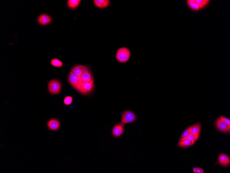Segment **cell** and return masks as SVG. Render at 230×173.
Wrapping results in <instances>:
<instances>
[{
    "label": "cell",
    "mask_w": 230,
    "mask_h": 173,
    "mask_svg": "<svg viewBox=\"0 0 230 173\" xmlns=\"http://www.w3.org/2000/svg\"><path fill=\"white\" fill-rule=\"evenodd\" d=\"M131 53L130 51L126 47L120 48L117 50L116 55L117 60L120 62H126L129 60Z\"/></svg>",
    "instance_id": "obj_1"
},
{
    "label": "cell",
    "mask_w": 230,
    "mask_h": 173,
    "mask_svg": "<svg viewBox=\"0 0 230 173\" xmlns=\"http://www.w3.org/2000/svg\"><path fill=\"white\" fill-rule=\"evenodd\" d=\"M61 85L57 79L51 80L48 83L49 92L53 95H58L60 92Z\"/></svg>",
    "instance_id": "obj_2"
},
{
    "label": "cell",
    "mask_w": 230,
    "mask_h": 173,
    "mask_svg": "<svg viewBox=\"0 0 230 173\" xmlns=\"http://www.w3.org/2000/svg\"><path fill=\"white\" fill-rule=\"evenodd\" d=\"M137 116L132 111L130 110L125 111L123 113L121 117L122 123L124 124L134 123L136 120Z\"/></svg>",
    "instance_id": "obj_3"
},
{
    "label": "cell",
    "mask_w": 230,
    "mask_h": 173,
    "mask_svg": "<svg viewBox=\"0 0 230 173\" xmlns=\"http://www.w3.org/2000/svg\"><path fill=\"white\" fill-rule=\"evenodd\" d=\"M68 80L71 86L80 93L81 85L79 83L77 76L71 71L69 75Z\"/></svg>",
    "instance_id": "obj_4"
},
{
    "label": "cell",
    "mask_w": 230,
    "mask_h": 173,
    "mask_svg": "<svg viewBox=\"0 0 230 173\" xmlns=\"http://www.w3.org/2000/svg\"><path fill=\"white\" fill-rule=\"evenodd\" d=\"M94 86L93 77L90 82L84 83L83 82L81 83V93L86 95L92 92Z\"/></svg>",
    "instance_id": "obj_5"
},
{
    "label": "cell",
    "mask_w": 230,
    "mask_h": 173,
    "mask_svg": "<svg viewBox=\"0 0 230 173\" xmlns=\"http://www.w3.org/2000/svg\"><path fill=\"white\" fill-rule=\"evenodd\" d=\"M93 77L88 68L86 67H84L82 71L81 75L82 82L86 83L90 82Z\"/></svg>",
    "instance_id": "obj_6"
},
{
    "label": "cell",
    "mask_w": 230,
    "mask_h": 173,
    "mask_svg": "<svg viewBox=\"0 0 230 173\" xmlns=\"http://www.w3.org/2000/svg\"><path fill=\"white\" fill-rule=\"evenodd\" d=\"M124 130V124L120 123L115 125L112 130L113 136L116 137H119L122 135Z\"/></svg>",
    "instance_id": "obj_7"
},
{
    "label": "cell",
    "mask_w": 230,
    "mask_h": 173,
    "mask_svg": "<svg viewBox=\"0 0 230 173\" xmlns=\"http://www.w3.org/2000/svg\"><path fill=\"white\" fill-rule=\"evenodd\" d=\"M216 126V128L221 131L224 132H230V128H229L228 126L225 123L221 117L217 119Z\"/></svg>",
    "instance_id": "obj_8"
},
{
    "label": "cell",
    "mask_w": 230,
    "mask_h": 173,
    "mask_svg": "<svg viewBox=\"0 0 230 173\" xmlns=\"http://www.w3.org/2000/svg\"><path fill=\"white\" fill-rule=\"evenodd\" d=\"M47 126L49 129L52 131H56L59 129L60 123L58 119H52L49 121L47 123Z\"/></svg>",
    "instance_id": "obj_9"
},
{
    "label": "cell",
    "mask_w": 230,
    "mask_h": 173,
    "mask_svg": "<svg viewBox=\"0 0 230 173\" xmlns=\"http://www.w3.org/2000/svg\"><path fill=\"white\" fill-rule=\"evenodd\" d=\"M218 161L219 163L224 167L228 166L230 164L229 157L225 154H222L219 155Z\"/></svg>",
    "instance_id": "obj_10"
},
{
    "label": "cell",
    "mask_w": 230,
    "mask_h": 173,
    "mask_svg": "<svg viewBox=\"0 0 230 173\" xmlns=\"http://www.w3.org/2000/svg\"><path fill=\"white\" fill-rule=\"evenodd\" d=\"M85 67V66L82 65H76L74 67L71 71L74 74L77 76L79 83L81 85V82H82L81 78L82 71Z\"/></svg>",
    "instance_id": "obj_11"
},
{
    "label": "cell",
    "mask_w": 230,
    "mask_h": 173,
    "mask_svg": "<svg viewBox=\"0 0 230 173\" xmlns=\"http://www.w3.org/2000/svg\"><path fill=\"white\" fill-rule=\"evenodd\" d=\"M52 21V19L49 15L46 14L41 15L38 18V21L39 23L42 25H47L49 23Z\"/></svg>",
    "instance_id": "obj_12"
},
{
    "label": "cell",
    "mask_w": 230,
    "mask_h": 173,
    "mask_svg": "<svg viewBox=\"0 0 230 173\" xmlns=\"http://www.w3.org/2000/svg\"><path fill=\"white\" fill-rule=\"evenodd\" d=\"M201 130V124L200 123H197L193 126L191 128V133L195 137L197 140L200 136Z\"/></svg>",
    "instance_id": "obj_13"
},
{
    "label": "cell",
    "mask_w": 230,
    "mask_h": 173,
    "mask_svg": "<svg viewBox=\"0 0 230 173\" xmlns=\"http://www.w3.org/2000/svg\"><path fill=\"white\" fill-rule=\"evenodd\" d=\"M94 2L95 5L100 8H104L108 7L110 2L108 0H94Z\"/></svg>",
    "instance_id": "obj_14"
},
{
    "label": "cell",
    "mask_w": 230,
    "mask_h": 173,
    "mask_svg": "<svg viewBox=\"0 0 230 173\" xmlns=\"http://www.w3.org/2000/svg\"><path fill=\"white\" fill-rule=\"evenodd\" d=\"M187 2L189 7L194 11H198L202 9L201 7L196 3H193L189 1V0H188Z\"/></svg>",
    "instance_id": "obj_15"
},
{
    "label": "cell",
    "mask_w": 230,
    "mask_h": 173,
    "mask_svg": "<svg viewBox=\"0 0 230 173\" xmlns=\"http://www.w3.org/2000/svg\"><path fill=\"white\" fill-rule=\"evenodd\" d=\"M80 1V0H69L68 2V6L71 9H75L78 6Z\"/></svg>",
    "instance_id": "obj_16"
},
{
    "label": "cell",
    "mask_w": 230,
    "mask_h": 173,
    "mask_svg": "<svg viewBox=\"0 0 230 173\" xmlns=\"http://www.w3.org/2000/svg\"><path fill=\"white\" fill-rule=\"evenodd\" d=\"M191 141L188 139H186L178 142L179 146L182 147H186L191 146Z\"/></svg>",
    "instance_id": "obj_17"
},
{
    "label": "cell",
    "mask_w": 230,
    "mask_h": 173,
    "mask_svg": "<svg viewBox=\"0 0 230 173\" xmlns=\"http://www.w3.org/2000/svg\"><path fill=\"white\" fill-rule=\"evenodd\" d=\"M186 139H188L191 141V146H192L197 140L195 137L193 136V135L191 133V132L187 137H185V138H181L180 140V141H183L184 140Z\"/></svg>",
    "instance_id": "obj_18"
},
{
    "label": "cell",
    "mask_w": 230,
    "mask_h": 173,
    "mask_svg": "<svg viewBox=\"0 0 230 173\" xmlns=\"http://www.w3.org/2000/svg\"><path fill=\"white\" fill-rule=\"evenodd\" d=\"M210 1L209 0H196L195 3L198 4L202 9L209 4Z\"/></svg>",
    "instance_id": "obj_19"
},
{
    "label": "cell",
    "mask_w": 230,
    "mask_h": 173,
    "mask_svg": "<svg viewBox=\"0 0 230 173\" xmlns=\"http://www.w3.org/2000/svg\"><path fill=\"white\" fill-rule=\"evenodd\" d=\"M51 63L52 65L56 67H61L63 65V62L57 58H54L51 60Z\"/></svg>",
    "instance_id": "obj_20"
},
{
    "label": "cell",
    "mask_w": 230,
    "mask_h": 173,
    "mask_svg": "<svg viewBox=\"0 0 230 173\" xmlns=\"http://www.w3.org/2000/svg\"><path fill=\"white\" fill-rule=\"evenodd\" d=\"M193 126L188 127L184 131L182 135L181 136V138H185L191 132V129Z\"/></svg>",
    "instance_id": "obj_21"
},
{
    "label": "cell",
    "mask_w": 230,
    "mask_h": 173,
    "mask_svg": "<svg viewBox=\"0 0 230 173\" xmlns=\"http://www.w3.org/2000/svg\"><path fill=\"white\" fill-rule=\"evenodd\" d=\"M73 98L70 96L66 97L64 100V103L66 105H69L72 103Z\"/></svg>",
    "instance_id": "obj_22"
},
{
    "label": "cell",
    "mask_w": 230,
    "mask_h": 173,
    "mask_svg": "<svg viewBox=\"0 0 230 173\" xmlns=\"http://www.w3.org/2000/svg\"><path fill=\"white\" fill-rule=\"evenodd\" d=\"M220 117L225 122V123L227 124V125L228 126L229 128H230V119H227L226 117H224L223 116H221Z\"/></svg>",
    "instance_id": "obj_23"
},
{
    "label": "cell",
    "mask_w": 230,
    "mask_h": 173,
    "mask_svg": "<svg viewBox=\"0 0 230 173\" xmlns=\"http://www.w3.org/2000/svg\"><path fill=\"white\" fill-rule=\"evenodd\" d=\"M193 171L195 173H204V171L202 169L200 168L196 167L193 170Z\"/></svg>",
    "instance_id": "obj_24"
},
{
    "label": "cell",
    "mask_w": 230,
    "mask_h": 173,
    "mask_svg": "<svg viewBox=\"0 0 230 173\" xmlns=\"http://www.w3.org/2000/svg\"><path fill=\"white\" fill-rule=\"evenodd\" d=\"M189 1L191 2H193V3H195L196 0H189Z\"/></svg>",
    "instance_id": "obj_25"
}]
</instances>
